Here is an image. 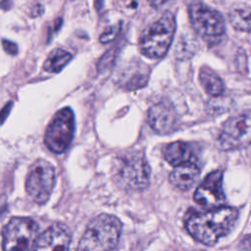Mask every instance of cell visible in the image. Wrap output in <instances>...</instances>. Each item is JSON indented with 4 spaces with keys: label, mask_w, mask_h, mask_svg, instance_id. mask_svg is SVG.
<instances>
[{
    "label": "cell",
    "mask_w": 251,
    "mask_h": 251,
    "mask_svg": "<svg viewBox=\"0 0 251 251\" xmlns=\"http://www.w3.org/2000/svg\"><path fill=\"white\" fill-rule=\"evenodd\" d=\"M55 178L54 167L43 159L36 160L26 176V193L35 203L44 204L52 194Z\"/></svg>",
    "instance_id": "6"
},
{
    "label": "cell",
    "mask_w": 251,
    "mask_h": 251,
    "mask_svg": "<svg viewBox=\"0 0 251 251\" xmlns=\"http://www.w3.org/2000/svg\"><path fill=\"white\" fill-rule=\"evenodd\" d=\"M176 29L175 18L167 13L150 25L142 33L139 48L143 55L152 59L162 58L168 51Z\"/></svg>",
    "instance_id": "3"
},
{
    "label": "cell",
    "mask_w": 251,
    "mask_h": 251,
    "mask_svg": "<svg viewBox=\"0 0 251 251\" xmlns=\"http://www.w3.org/2000/svg\"><path fill=\"white\" fill-rule=\"evenodd\" d=\"M75 132L73 111L66 107L59 110L51 120L44 135V142L54 153H63L71 144Z\"/></svg>",
    "instance_id": "7"
},
{
    "label": "cell",
    "mask_w": 251,
    "mask_h": 251,
    "mask_svg": "<svg viewBox=\"0 0 251 251\" xmlns=\"http://www.w3.org/2000/svg\"><path fill=\"white\" fill-rule=\"evenodd\" d=\"M177 114L172 104L158 102L148 111V124L159 134H168L176 128Z\"/></svg>",
    "instance_id": "12"
},
{
    "label": "cell",
    "mask_w": 251,
    "mask_h": 251,
    "mask_svg": "<svg viewBox=\"0 0 251 251\" xmlns=\"http://www.w3.org/2000/svg\"><path fill=\"white\" fill-rule=\"evenodd\" d=\"M61 25H62V19H57V21H56V25H55V29L57 30V29H59V27L61 26Z\"/></svg>",
    "instance_id": "22"
},
{
    "label": "cell",
    "mask_w": 251,
    "mask_h": 251,
    "mask_svg": "<svg viewBox=\"0 0 251 251\" xmlns=\"http://www.w3.org/2000/svg\"><path fill=\"white\" fill-rule=\"evenodd\" d=\"M72 240L69 227L62 223H55L42 233L38 234L34 250H68Z\"/></svg>",
    "instance_id": "11"
},
{
    "label": "cell",
    "mask_w": 251,
    "mask_h": 251,
    "mask_svg": "<svg viewBox=\"0 0 251 251\" xmlns=\"http://www.w3.org/2000/svg\"><path fill=\"white\" fill-rule=\"evenodd\" d=\"M191 25L195 31L206 40H215L225 32L222 15L202 3L191 4L188 9Z\"/></svg>",
    "instance_id": "8"
},
{
    "label": "cell",
    "mask_w": 251,
    "mask_h": 251,
    "mask_svg": "<svg viewBox=\"0 0 251 251\" xmlns=\"http://www.w3.org/2000/svg\"><path fill=\"white\" fill-rule=\"evenodd\" d=\"M238 211L233 207L220 206L190 216L185 227L188 233L205 245H214L226 235L235 225Z\"/></svg>",
    "instance_id": "1"
},
{
    "label": "cell",
    "mask_w": 251,
    "mask_h": 251,
    "mask_svg": "<svg viewBox=\"0 0 251 251\" xmlns=\"http://www.w3.org/2000/svg\"><path fill=\"white\" fill-rule=\"evenodd\" d=\"M120 30V25H113L107 28L101 35H100V42L102 43H108L112 41L116 35L118 34Z\"/></svg>",
    "instance_id": "18"
},
{
    "label": "cell",
    "mask_w": 251,
    "mask_h": 251,
    "mask_svg": "<svg viewBox=\"0 0 251 251\" xmlns=\"http://www.w3.org/2000/svg\"><path fill=\"white\" fill-rule=\"evenodd\" d=\"M151 6H153L154 8H160L161 6H163L168 0H147Z\"/></svg>",
    "instance_id": "21"
},
{
    "label": "cell",
    "mask_w": 251,
    "mask_h": 251,
    "mask_svg": "<svg viewBox=\"0 0 251 251\" xmlns=\"http://www.w3.org/2000/svg\"><path fill=\"white\" fill-rule=\"evenodd\" d=\"M38 225L30 218H12L4 226L3 249L4 250H30L33 249L38 235Z\"/></svg>",
    "instance_id": "5"
},
{
    "label": "cell",
    "mask_w": 251,
    "mask_h": 251,
    "mask_svg": "<svg viewBox=\"0 0 251 251\" xmlns=\"http://www.w3.org/2000/svg\"><path fill=\"white\" fill-rule=\"evenodd\" d=\"M228 20L232 27L239 31L251 30V6L237 4L228 12Z\"/></svg>",
    "instance_id": "15"
},
{
    "label": "cell",
    "mask_w": 251,
    "mask_h": 251,
    "mask_svg": "<svg viewBox=\"0 0 251 251\" xmlns=\"http://www.w3.org/2000/svg\"><path fill=\"white\" fill-rule=\"evenodd\" d=\"M12 106H13V103H12V102H10V103L6 104V105L4 106V108L0 111V125H1V124H3V123H4V121L6 120V118L8 117V115H9V113H10V110H11Z\"/></svg>",
    "instance_id": "20"
},
{
    "label": "cell",
    "mask_w": 251,
    "mask_h": 251,
    "mask_svg": "<svg viewBox=\"0 0 251 251\" xmlns=\"http://www.w3.org/2000/svg\"><path fill=\"white\" fill-rule=\"evenodd\" d=\"M2 45H3V48L4 50L10 54V55H16L18 53V47L17 45L12 42V41H9V40H3L2 41Z\"/></svg>",
    "instance_id": "19"
},
{
    "label": "cell",
    "mask_w": 251,
    "mask_h": 251,
    "mask_svg": "<svg viewBox=\"0 0 251 251\" xmlns=\"http://www.w3.org/2000/svg\"><path fill=\"white\" fill-rule=\"evenodd\" d=\"M164 158L173 166H177L192 161V149L188 143L175 141L166 145L163 150Z\"/></svg>",
    "instance_id": "14"
},
{
    "label": "cell",
    "mask_w": 251,
    "mask_h": 251,
    "mask_svg": "<svg viewBox=\"0 0 251 251\" xmlns=\"http://www.w3.org/2000/svg\"><path fill=\"white\" fill-rule=\"evenodd\" d=\"M122 223L108 214H101L90 221L81 236L77 249L79 250H112L120 239Z\"/></svg>",
    "instance_id": "2"
},
{
    "label": "cell",
    "mask_w": 251,
    "mask_h": 251,
    "mask_svg": "<svg viewBox=\"0 0 251 251\" xmlns=\"http://www.w3.org/2000/svg\"><path fill=\"white\" fill-rule=\"evenodd\" d=\"M194 201L207 209L223 206L226 201L223 190V173L220 170L210 173L194 192Z\"/></svg>",
    "instance_id": "9"
},
{
    "label": "cell",
    "mask_w": 251,
    "mask_h": 251,
    "mask_svg": "<svg viewBox=\"0 0 251 251\" xmlns=\"http://www.w3.org/2000/svg\"><path fill=\"white\" fill-rule=\"evenodd\" d=\"M199 175L200 170L198 166L192 163V161L186 162L176 166L170 175V181L176 188L187 190L195 184Z\"/></svg>",
    "instance_id": "13"
},
{
    "label": "cell",
    "mask_w": 251,
    "mask_h": 251,
    "mask_svg": "<svg viewBox=\"0 0 251 251\" xmlns=\"http://www.w3.org/2000/svg\"><path fill=\"white\" fill-rule=\"evenodd\" d=\"M120 177L125 185L131 189H143L150 181V168L146 159L138 154H133L124 160Z\"/></svg>",
    "instance_id": "10"
},
{
    "label": "cell",
    "mask_w": 251,
    "mask_h": 251,
    "mask_svg": "<svg viewBox=\"0 0 251 251\" xmlns=\"http://www.w3.org/2000/svg\"><path fill=\"white\" fill-rule=\"evenodd\" d=\"M199 81L204 90L212 96H219L224 92L225 86L222 78L207 67H203L200 70Z\"/></svg>",
    "instance_id": "16"
},
{
    "label": "cell",
    "mask_w": 251,
    "mask_h": 251,
    "mask_svg": "<svg viewBox=\"0 0 251 251\" xmlns=\"http://www.w3.org/2000/svg\"><path fill=\"white\" fill-rule=\"evenodd\" d=\"M218 144L223 150L244 149L251 144V111L227 119L219 133Z\"/></svg>",
    "instance_id": "4"
},
{
    "label": "cell",
    "mask_w": 251,
    "mask_h": 251,
    "mask_svg": "<svg viewBox=\"0 0 251 251\" xmlns=\"http://www.w3.org/2000/svg\"><path fill=\"white\" fill-rule=\"evenodd\" d=\"M72 54L66 50L54 49L43 64V69L48 73H59L71 61Z\"/></svg>",
    "instance_id": "17"
}]
</instances>
